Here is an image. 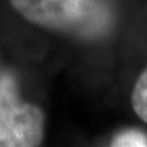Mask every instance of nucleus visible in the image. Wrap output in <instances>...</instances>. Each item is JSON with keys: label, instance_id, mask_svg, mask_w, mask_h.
Segmentation results:
<instances>
[{"label": "nucleus", "instance_id": "nucleus-1", "mask_svg": "<svg viewBox=\"0 0 147 147\" xmlns=\"http://www.w3.org/2000/svg\"><path fill=\"white\" fill-rule=\"evenodd\" d=\"M41 106L21 97L14 74L0 75V147H36L45 138Z\"/></svg>", "mask_w": 147, "mask_h": 147}, {"label": "nucleus", "instance_id": "nucleus-4", "mask_svg": "<svg viewBox=\"0 0 147 147\" xmlns=\"http://www.w3.org/2000/svg\"><path fill=\"white\" fill-rule=\"evenodd\" d=\"M110 146L115 147H144L147 146V135L138 129L121 131L110 140Z\"/></svg>", "mask_w": 147, "mask_h": 147}, {"label": "nucleus", "instance_id": "nucleus-2", "mask_svg": "<svg viewBox=\"0 0 147 147\" xmlns=\"http://www.w3.org/2000/svg\"><path fill=\"white\" fill-rule=\"evenodd\" d=\"M8 3L30 25L60 33L84 30L95 11L86 0H8Z\"/></svg>", "mask_w": 147, "mask_h": 147}, {"label": "nucleus", "instance_id": "nucleus-3", "mask_svg": "<svg viewBox=\"0 0 147 147\" xmlns=\"http://www.w3.org/2000/svg\"><path fill=\"white\" fill-rule=\"evenodd\" d=\"M131 104L138 117L147 123V68L135 82L131 94Z\"/></svg>", "mask_w": 147, "mask_h": 147}]
</instances>
